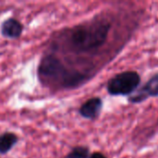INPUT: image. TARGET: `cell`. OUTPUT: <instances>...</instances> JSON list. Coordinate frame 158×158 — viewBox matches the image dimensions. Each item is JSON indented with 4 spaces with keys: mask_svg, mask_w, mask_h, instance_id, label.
Listing matches in <instances>:
<instances>
[{
    "mask_svg": "<svg viewBox=\"0 0 158 158\" xmlns=\"http://www.w3.org/2000/svg\"><path fill=\"white\" fill-rule=\"evenodd\" d=\"M89 152L84 147H77L75 148L67 158H88Z\"/></svg>",
    "mask_w": 158,
    "mask_h": 158,
    "instance_id": "cell-7",
    "label": "cell"
},
{
    "mask_svg": "<svg viewBox=\"0 0 158 158\" xmlns=\"http://www.w3.org/2000/svg\"><path fill=\"white\" fill-rule=\"evenodd\" d=\"M102 108V101L99 98H92L88 100L81 107V114L87 118H94L100 113Z\"/></svg>",
    "mask_w": 158,
    "mask_h": 158,
    "instance_id": "cell-4",
    "label": "cell"
},
{
    "mask_svg": "<svg viewBox=\"0 0 158 158\" xmlns=\"http://www.w3.org/2000/svg\"><path fill=\"white\" fill-rule=\"evenodd\" d=\"M91 158H106V156L100 153H94L91 156Z\"/></svg>",
    "mask_w": 158,
    "mask_h": 158,
    "instance_id": "cell-8",
    "label": "cell"
},
{
    "mask_svg": "<svg viewBox=\"0 0 158 158\" xmlns=\"http://www.w3.org/2000/svg\"><path fill=\"white\" fill-rule=\"evenodd\" d=\"M107 27L100 25L94 29H81L72 35V41L80 48H92L99 45L106 36Z\"/></svg>",
    "mask_w": 158,
    "mask_h": 158,
    "instance_id": "cell-2",
    "label": "cell"
},
{
    "mask_svg": "<svg viewBox=\"0 0 158 158\" xmlns=\"http://www.w3.org/2000/svg\"><path fill=\"white\" fill-rule=\"evenodd\" d=\"M17 137L12 133H5L0 136V153L5 154L8 152L16 143Z\"/></svg>",
    "mask_w": 158,
    "mask_h": 158,
    "instance_id": "cell-6",
    "label": "cell"
},
{
    "mask_svg": "<svg viewBox=\"0 0 158 158\" xmlns=\"http://www.w3.org/2000/svg\"><path fill=\"white\" fill-rule=\"evenodd\" d=\"M147 95L152 96H157L158 95V74L154 76L147 84L143 88V90L136 95H134L133 98H131L132 102H139L147 97Z\"/></svg>",
    "mask_w": 158,
    "mask_h": 158,
    "instance_id": "cell-3",
    "label": "cell"
},
{
    "mask_svg": "<svg viewBox=\"0 0 158 158\" xmlns=\"http://www.w3.org/2000/svg\"><path fill=\"white\" fill-rule=\"evenodd\" d=\"M21 31H22V26L16 19H9L6 20L2 25V33L6 37H10V38L19 37Z\"/></svg>",
    "mask_w": 158,
    "mask_h": 158,
    "instance_id": "cell-5",
    "label": "cell"
},
{
    "mask_svg": "<svg viewBox=\"0 0 158 158\" xmlns=\"http://www.w3.org/2000/svg\"><path fill=\"white\" fill-rule=\"evenodd\" d=\"M141 78L137 72L127 71L115 76L110 80L107 85V90L111 94H130L139 85Z\"/></svg>",
    "mask_w": 158,
    "mask_h": 158,
    "instance_id": "cell-1",
    "label": "cell"
}]
</instances>
